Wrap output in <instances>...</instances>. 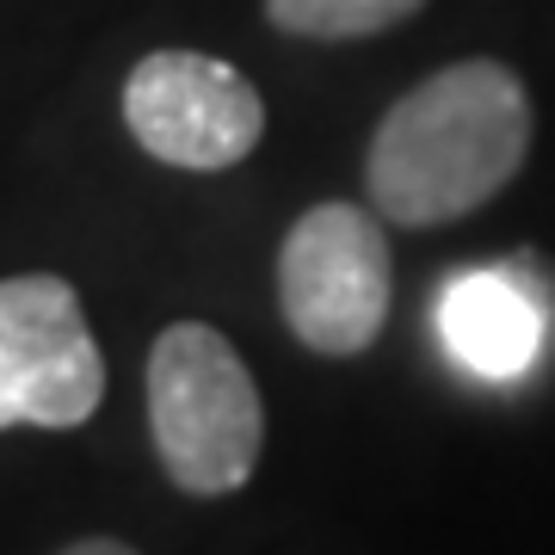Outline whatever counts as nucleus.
<instances>
[{
	"label": "nucleus",
	"instance_id": "nucleus-2",
	"mask_svg": "<svg viewBox=\"0 0 555 555\" xmlns=\"http://www.w3.org/2000/svg\"><path fill=\"white\" fill-rule=\"evenodd\" d=\"M149 438L167 481L192 500L247 488L266 451V401L229 334L210 321H173L149 346Z\"/></svg>",
	"mask_w": 555,
	"mask_h": 555
},
{
	"label": "nucleus",
	"instance_id": "nucleus-3",
	"mask_svg": "<svg viewBox=\"0 0 555 555\" xmlns=\"http://www.w3.org/2000/svg\"><path fill=\"white\" fill-rule=\"evenodd\" d=\"M389 241L358 204H315L291 222L278 247V309L284 327L321 358L371 352L389 321Z\"/></svg>",
	"mask_w": 555,
	"mask_h": 555
},
{
	"label": "nucleus",
	"instance_id": "nucleus-7",
	"mask_svg": "<svg viewBox=\"0 0 555 555\" xmlns=\"http://www.w3.org/2000/svg\"><path fill=\"white\" fill-rule=\"evenodd\" d=\"M426 0H266V20L291 38H315V43H352V38H377L389 25L414 20Z\"/></svg>",
	"mask_w": 555,
	"mask_h": 555
},
{
	"label": "nucleus",
	"instance_id": "nucleus-1",
	"mask_svg": "<svg viewBox=\"0 0 555 555\" xmlns=\"http://www.w3.org/2000/svg\"><path fill=\"white\" fill-rule=\"evenodd\" d=\"M531 155V93L494 56L426 75L383 112L364 192L401 229H444L481 210L518 179Z\"/></svg>",
	"mask_w": 555,
	"mask_h": 555
},
{
	"label": "nucleus",
	"instance_id": "nucleus-6",
	"mask_svg": "<svg viewBox=\"0 0 555 555\" xmlns=\"http://www.w3.org/2000/svg\"><path fill=\"white\" fill-rule=\"evenodd\" d=\"M438 327L456 364H469L488 383L525 377L543 346V315L531 291L506 272H463L438 302Z\"/></svg>",
	"mask_w": 555,
	"mask_h": 555
},
{
	"label": "nucleus",
	"instance_id": "nucleus-5",
	"mask_svg": "<svg viewBox=\"0 0 555 555\" xmlns=\"http://www.w3.org/2000/svg\"><path fill=\"white\" fill-rule=\"evenodd\" d=\"M124 124L160 167L222 173L259 149L266 100L235 62L204 50H149L124 80Z\"/></svg>",
	"mask_w": 555,
	"mask_h": 555
},
{
	"label": "nucleus",
	"instance_id": "nucleus-4",
	"mask_svg": "<svg viewBox=\"0 0 555 555\" xmlns=\"http://www.w3.org/2000/svg\"><path fill=\"white\" fill-rule=\"evenodd\" d=\"M105 396V358L75 284L56 272L0 278V433L87 426Z\"/></svg>",
	"mask_w": 555,
	"mask_h": 555
},
{
	"label": "nucleus",
	"instance_id": "nucleus-8",
	"mask_svg": "<svg viewBox=\"0 0 555 555\" xmlns=\"http://www.w3.org/2000/svg\"><path fill=\"white\" fill-rule=\"evenodd\" d=\"M56 555H137L130 543H118V537H80V543H68V550Z\"/></svg>",
	"mask_w": 555,
	"mask_h": 555
}]
</instances>
